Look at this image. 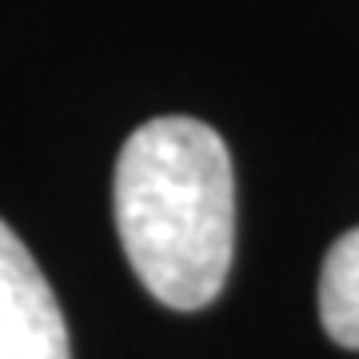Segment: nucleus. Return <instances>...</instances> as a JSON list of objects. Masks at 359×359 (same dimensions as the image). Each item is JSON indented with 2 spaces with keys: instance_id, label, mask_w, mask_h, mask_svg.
<instances>
[{
  "instance_id": "nucleus-3",
  "label": "nucleus",
  "mask_w": 359,
  "mask_h": 359,
  "mask_svg": "<svg viewBox=\"0 0 359 359\" xmlns=\"http://www.w3.org/2000/svg\"><path fill=\"white\" fill-rule=\"evenodd\" d=\"M320 316L335 344L359 351V228L327 248L320 276Z\"/></svg>"
},
{
  "instance_id": "nucleus-1",
  "label": "nucleus",
  "mask_w": 359,
  "mask_h": 359,
  "mask_svg": "<svg viewBox=\"0 0 359 359\" xmlns=\"http://www.w3.org/2000/svg\"><path fill=\"white\" fill-rule=\"evenodd\" d=\"M116 228L132 271L176 311L212 304L236 248V176L216 128L160 116L116 160Z\"/></svg>"
},
{
  "instance_id": "nucleus-2",
  "label": "nucleus",
  "mask_w": 359,
  "mask_h": 359,
  "mask_svg": "<svg viewBox=\"0 0 359 359\" xmlns=\"http://www.w3.org/2000/svg\"><path fill=\"white\" fill-rule=\"evenodd\" d=\"M0 359H72L68 327L48 280L0 219Z\"/></svg>"
}]
</instances>
